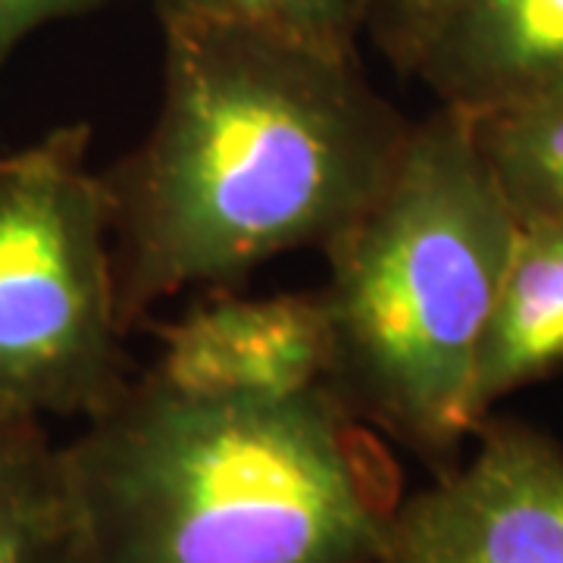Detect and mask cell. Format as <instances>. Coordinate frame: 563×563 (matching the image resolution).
Segmentation results:
<instances>
[{"label": "cell", "instance_id": "1", "mask_svg": "<svg viewBox=\"0 0 563 563\" xmlns=\"http://www.w3.org/2000/svg\"><path fill=\"white\" fill-rule=\"evenodd\" d=\"M407 132L354 47L247 22L163 25L157 120L101 176L125 329L176 291L325 251L379 195Z\"/></svg>", "mask_w": 563, "mask_h": 563}, {"label": "cell", "instance_id": "2", "mask_svg": "<svg viewBox=\"0 0 563 563\" xmlns=\"http://www.w3.org/2000/svg\"><path fill=\"white\" fill-rule=\"evenodd\" d=\"M325 385L195 395L144 376L60 448L79 563H379L398 476Z\"/></svg>", "mask_w": 563, "mask_h": 563}, {"label": "cell", "instance_id": "3", "mask_svg": "<svg viewBox=\"0 0 563 563\" xmlns=\"http://www.w3.org/2000/svg\"><path fill=\"white\" fill-rule=\"evenodd\" d=\"M517 232L473 120L439 107L410 125L379 195L325 247L329 395L448 461L485 422L476 361Z\"/></svg>", "mask_w": 563, "mask_h": 563}, {"label": "cell", "instance_id": "4", "mask_svg": "<svg viewBox=\"0 0 563 563\" xmlns=\"http://www.w3.org/2000/svg\"><path fill=\"white\" fill-rule=\"evenodd\" d=\"M88 125L0 161V407L95 417L129 379L110 210Z\"/></svg>", "mask_w": 563, "mask_h": 563}, {"label": "cell", "instance_id": "5", "mask_svg": "<svg viewBox=\"0 0 563 563\" xmlns=\"http://www.w3.org/2000/svg\"><path fill=\"white\" fill-rule=\"evenodd\" d=\"M379 563H563V448L488 426L470 461L398 504Z\"/></svg>", "mask_w": 563, "mask_h": 563}, {"label": "cell", "instance_id": "6", "mask_svg": "<svg viewBox=\"0 0 563 563\" xmlns=\"http://www.w3.org/2000/svg\"><path fill=\"white\" fill-rule=\"evenodd\" d=\"M325 363L320 295L232 298L169 325L151 376L195 395L282 398L322 385Z\"/></svg>", "mask_w": 563, "mask_h": 563}, {"label": "cell", "instance_id": "7", "mask_svg": "<svg viewBox=\"0 0 563 563\" xmlns=\"http://www.w3.org/2000/svg\"><path fill=\"white\" fill-rule=\"evenodd\" d=\"M410 73L466 117L548 95L563 85V0H454Z\"/></svg>", "mask_w": 563, "mask_h": 563}, {"label": "cell", "instance_id": "8", "mask_svg": "<svg viewBox=\"0 0 563 563\" xmlns=\"http://www.w3.org/2000/svg\"><path fill=\"white\" fill-rule=\"evenodd\" d=\"M563 366V225H520L485 325L473 401L479 417Z\"/></svg>", "mask_w": 563, "mask_h": 563}, {"label": "cell", "instance_id": "9", "mask_svg": "<svg viewBox=\"0 0 563 563\" xmlns=\"http://www.w3.org/2000/svg\"><path fill=\"white\" fill-rule=\"evenodd\" d=\"M0 563H79L60 448L41 417L0 407Z\"/></svg>", "mask_w": 563, "mask_h": 563}, {"label": "cell", "instance_id": "10", "mask_svg": "<svg viewBox=\"0 0 563 563\" xmlns=\"http://www.w3.org/2000/svg\"><path fill=\"white\" fill-rule=\"evenodd\" d=\"M470 120L517 225H563V85Z\"/></svg>", "mask_w": 563, "mask_h": 563}, {"label": "cell", "instance_id": "11", "mask_svg": "<svg viewBox=\"0 0 563 563\" xmlns=\"http://www.w3.org/2000/svg\"><path fill=\"white\" fill-rule=\"evenodd\" d=\"M169 22H247L310 41L354 47L376 0H151Z\"/></svg>", "mask_w": 563, "mask_h": 563}, {"label": "cell", "instance_id": "12", "mask_svg": "<svg viewBox=\"0 0 563 563\" xmlns=\"http://www.w3.org/2000/svg\"><path fill=\"white\" fill-rule=\"evenodd\" d=\"M451 3L454 0H376L369 22L385 54L410 73Z\"/></svg>", "mask_w": 563, "mask_h": 563}, {"label": "cell", "instance_id": "13", "mask_svg": "<svg viewBox=\"0 0 563 563\" xmlns=\"http://www.w3.org/2000/svg\"><path fill=\"white\" fill-rule=\"evenodd\" d=\"M103 0H0V63L7 60L35 29L95 10Z\"/></svg>", "mask_w": 563, "mask_h": 563}]
</instances>
